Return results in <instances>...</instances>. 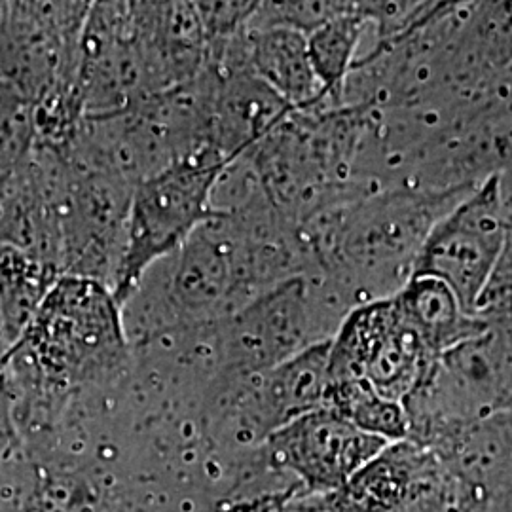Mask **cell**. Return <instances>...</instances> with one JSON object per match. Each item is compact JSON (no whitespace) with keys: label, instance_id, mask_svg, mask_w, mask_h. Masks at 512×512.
Segmentation results:
<instances>
[{"label":"cell","instance_id":"cell-10","mask_svg":"<svg viewBox=\"0 0 512 512\" xmlns=\"http://www.w3.org/2000/svg\"><path fill=\"white\" fill-rule=\"evenodd\" d=\"M84 118L107 116L156 95L129 2H93L78 52Z\"/></svg>","mask_w":512,"mask_h":512},{"label":"cell","instance_id":"cell-14","mask_svg":"<svg viewBox=\"0 0 512 512\" xmlns=\"http://www.w3.org/2000/svg\"><path fill=\"white\" fill-rule=\"evenodd\" d=\"M329 348L330 340L266 372H258V384L251 391V408L266 437L325 406L330 385Z\"/></svg>","mask_w":512,"mask_h":512},{"label":"cell","instance_id":"cell-20","mask_svg":"<svg viewBox=\"0 0 512 512\" xmlns=\"http://www.w3.org/2000/svg\"><path fill=\"white\" fill-rule=\"evenodd\" d=\"M497 99H499L503 110L512 118V65L509 67V71L505 73V76H503L501 84H499Z\"/></svg>","mask_w":512,"mask_h":512},{"label":"cell","instance_id":"cell-1","mask_svg":"<svg viewBox=\"0 0 512 512\" xmlns=\"http://www.w3.org/2000/svg\"><path fill=\"white\" fill-rule=\"evenodd\" d=\"M311 264L300 228L258 186L143 275L122 306L124 327L156 336L217 323Z\"/></svg>","mask_w":512,"mask_h":512},{"label":"cell","instance_id":"cell-3","mask_svg":"<svg viewBox=\"0 0 512 512\" xmlns=\"http://www.w3.org/2000/svg\"><path fill=\"white\" fill-rule=\"evenodd\" d=\"M403 404L408 439L431 450L478 421L512 412V323H488L440 353Z\"/></svg>","mask_w":512,"mask_h":512},{"label":"cell","instance_id":"cell-9","mask_svg":"<svg viewBox=\"0 0 512 512\" xmlns=\"http://www.w3.org/2000/svg\"><path fill=\"white\" fill-rule=\"evenodd\" d=\"M332 495L334 512H459L446 461L410 439L389 442Z\"/></svg>","mask_w":512,"mask_h":512},{"label":"cell","instance_id":"cell-11","mask_svg":"<svg viewBox=\"0 0 512 512\" xmlns=\"http://www.w3.org/2000/svg\"><path fill=\"white\" fill-rule=\"evenodd\" d=\"M387 444L325 406L266 437V450L274 463L293 471L313 492L330 495Z\"/></svg>","mask_w":512,"mask_h":512},{"label":"cell","instance_id":"cell-15","mask_svg":"<svg viewBox=\"0 0 512 512\" xmlns=\"http://www.w3.org/2000/svg\"><path fill=\"white\" fill-rule=\"evenodd\" d=\"M247 69L294 110L321 109V88L311 69L308 37L283 27H247Z\"/></svg>","mask_w":512,"mask_h":512},{"label":"cell","instance_id":"cell-2","mask_svg":"<svg viewBox=\"0 0 512 512\" xmlns=\"http://www.w3.org/2000/svg\"><path fill=\"white\" fill-rule=\"evenodd\" d=\"M473 188H387L319 211L300 224L313 270L329 277L353 308L399 293L433 224Z\"/></svg>","mask_w":512,"mask_h":512},{"label":"cell","instance_id":"cell-7","mask_svg":"<svg viewBox=\"0 0 512 512\" xmlns=\"http://www.w3.org/2000/svg\"><path fill=\"white\" fill-rule=\"evenodd\" d=\"M435 361L395 296L349 311L330 340V382L361 380L403 403Z\"/></svg>","mask_w":512,"mask_h":512},{"label":"cell","instance_id":"cell-18","mask_svg":"<svg viewBox=\"0 0 512 512\" xmlns=\"http://www.w3.org/2000/svg\"><path fill=\"white\" fill-rule=\"evenodd\" d=\"M325 408L334 410L357 429L385 442L408 439L404 404L387 399L361 380L330 382Z\"/></svg>","mask_w":512,"mask_h":512},{"label":"cell","instance_id":"cell-5","mask_svg":"<svg viewBox=\"0 0 512 512\" xmlns=\"http://www.w3.org/2000/svg\"><path fill=\"white\" fill-rule=\"evenodd\" d=\"M511 213L495 173L440 217L423 241L414 275L444 281L475 315L505 249Z\"/></svg>","mask_w":512,"mask_h":512},{"label":"cell","instance_id":"cell-13","mask_svg":"<svg viewBox=\"0 0 512 512\" xmlns=\"http://www.w3.org/2000/svg\"><path fill=\"white\" fill-rule=\"evenodd\" d=\"M291 112L293 107L251 71L217 73L209 145L224 160L236 162L268 137Z\"/></svg>","mask_w":512,"mask_h":512},{"label":"cell","instance_id":"cell-6","mask_svg":"<svg viewBox=\"0 0 512 512\" xmlns=\"http://www.w3.org/2000/svg\"><path fill=\"white\" fill-rule=\"evenodd\" d=\"M37 330L48 359L67 380H97L128 355L122 306L107 285L88 277L55 281Z\"/></svg>","mask_w":512,"mask_h":512},{"label":"cell","instance_id":"cell-16","mask_svg":"<svg viewBox=\"0 0 512 512\" xmlns=\"http://www.w3.org/2000/svg\"><path fill=\"white\" fill-rule=\"evenodd\" d=\"M393 296L435 359L488 329V323L467 313L454 291L437 277L412 275Z\"/></svg>","mask_w":512,"mask_h":512},{"label":"cell","instance_id":"cell-12","mask_svg":"<svg viewBox=\"0 0 512 512\" xmlns=\"http://www.w3.org/2000/svg\"><path fill=\"white\" fill-rule=\"evenodd\" d=\"M154 92L186 84L207 69V40L196 2H129Z\"/></svg>","mask_w":512,"mask_h":512},{"label":"cell","instance_id":"cell-8","mask_svg":"<svg viewBox=\"0 0 512 512\" xmlns=\"http://www.w3.org/2000/svg\"><path fill=\"white\" fill-rule=\"evenodd\" d=\"M61 184V258L67 275L112 287L126 239L133 186L128 179L65 154Z\"/></svg>","mask_w":512,"mask_h":512},{"label":"cell","instance_id":"cell-17","mask_svg":"<svg viewBox=\"0 0 512 512\" xmlns=\"http://www.w3.org/2000/svg\"><path fill=\"white\" fill-rule=\"evenodd\" d=\"M366 31H370V23L359 2H353L349 12L330 19L308 37L311 69L321 88V109L342 107L344 86L357 63V50Z\"/></svg>","mask_w":512,"mask_h":512},{"label":"cell","instance_id":"cell-19","mask_svg":"<svg viewBox=\"0 0 512 512\" xmlns=\"http://www.w3.org/2000/svg\"><path fill=\"white\" fill-rule=\"evenodd\" d=\"M353 8V2H258L251 27H283L304 37Z\"/></svg>","mask_w":512,"mask_h":512},{"label":"cell","instance_id":"cell-4","mask_svg":"<svg viewBox=\"0 0 512 512\" xmlns=\"http://www.w3.org/2000/svg\"><path fill=\"white\" fill-rule=\"evenodd\" d=\"M232 162L205 148L133 186L126 239L110 291L124 306L148 270L215 219V186Z\"/></svg>","mask_w":512,"mask_h":512}]
</instances>
